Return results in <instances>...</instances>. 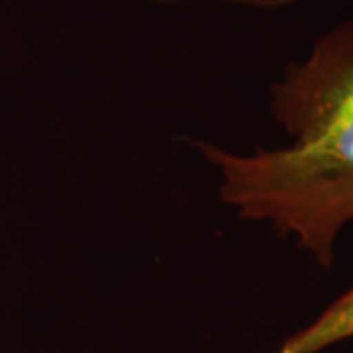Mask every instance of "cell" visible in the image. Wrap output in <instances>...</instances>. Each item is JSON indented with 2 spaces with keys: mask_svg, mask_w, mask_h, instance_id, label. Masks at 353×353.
Masks as SVG:
<instances>
[{
  "mask_svg": "<svg viewBox=\"0 0 353 353\" xmlns=\"http://www.w3.org/2000/svg\"><path fill=\"white\" fill-rule=\"evenodd\" d=\"M271 112L292 138L287 148L250 155L199 148L220 169L224 202L294 236L328 269L353 222V20L330 28L287 67L271 87Z\"/></svg>",
  "mask_w": 353,
  "mask_h": 353,
  "instance_id": "1",
  "label": "cell"
},
{
  "mask_svg": "<svg viewBox=\"0 0 353 353\" xmlns=\"http://www.w3.org/2000/svg\"><path fill=\"white\" fill-rule=\"evenodd\" d=\"M353 338V287L285 340L279 353H320Z\"/></svg>",
  "mask_w": 353,
  "mask_h": 353,
  "instance_id": "2",
  "label": "cell"
},
{
  "mask_svg": "<svg viewBox=\"0 0 353 353\" xmlns=\"http://www.w3.org/2000/svg\"><path fill=\"white\" fill-rule=\"evenodd\" d=\"M155 2H171V0H155ZM236 4H245V6H255V8H283L289 6L294 0H228Z\"/></svg>",
  "mask_w": 353,
  "mask_h": 353,
  "instance_id": "3",
  "label": "cell"
}]
</instances>
